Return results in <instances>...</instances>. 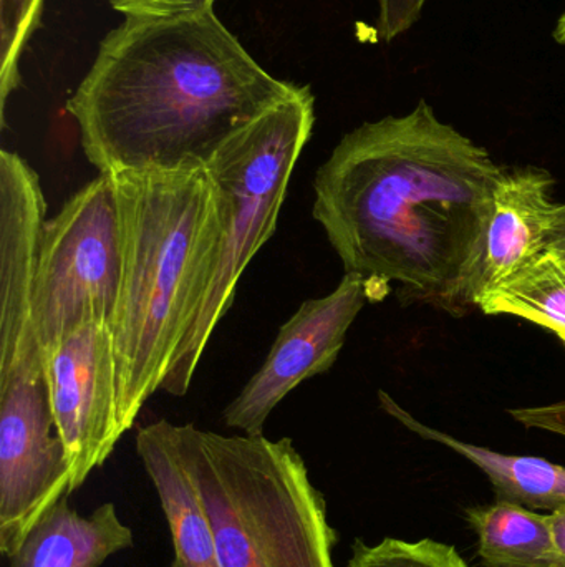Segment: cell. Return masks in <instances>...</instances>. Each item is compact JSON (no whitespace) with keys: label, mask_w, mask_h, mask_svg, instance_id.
Returning <instances> with one entry per match:
<instances>
[{"label":"cell","mask_w":565,"mask_h":567,"mask_svg":"<svg viewBox=\"0 0 565 567\" xmlns=\"http://www.w3.org/2000/svg\"><path fill=\"white\" fill-rule=\"evenodd\" d=\"M123 272V236L112 175H98L46 219L33 286L43 352L90 322L112 323Z\"/></svg>","instance_id":"6"},{"label":"cell","mask_w":565,"mask_h":567,"mask_svg":"<svg viewBox=\"0 0 565 567\" xmlns=\"http://www.w3.org/2000/svg\"><path fill=\"white\" fill-rule=\"evenodd\" d=\"M43 359L50 409L65 449L73 493L105 465L125 435L112 327L86 323L45 350Z\"/></svg>","instance_id":"8"},{"label":"cell","mask_w":565,"mask_h":567,"mask_svg":"<svg viewBox=\"0 0 565 567\" xmlns=\"http://www.w3.org/2000/svg\"><path fill=\"white\" fill-rule=\"evenodd\" d=\"M511 419L527 430H541L565 439V400L540 406L510 410Z\"/></svg>","instance_id":"20"},{"label":"cell","mask_w":565,"mask_h":567,"mask_svg":"<svg viewBox=\"0 0 565 567\" xmlns=\"http://www.w3.org/2000/svg\"><path fill=\"white\" fill-rule=\"evenodd\" d=\"M428 0H378V35L385 42L410 30Z\"/></svg>","instance_id":"19"},{"label":"cell","mask_w":565,"mask_h":567,"mask_svg":"<svg viewBox=\"0 0 565 567\" xmlns=\"http://www.w3.org/2000/svg\"><path fill=\"white\" fill-rule=\"evenodd\" d=\"M265 72L215 10L125 19L66 102L100 175L201 169L297 92Z\"/></svg>","instance_id":"2"},{"label":"cell","mask_w":565,"mask_h":567,"mask_svg":"<svg viewBox=\"0 0 565 567\" xmlns=\"http://www.w3.org/2000/svg\"><path fill=\"white\" fill-rule=\"evenodd\" d=\"M46 223L43 193L0 198V426H55L33 316L36 262Z\"/></svg>","instance_id":"7"},{"label":"cell","mask_w":565,"mask_h":567,"mask_svg":"<svg viewBox=\"0 0 565 567\" xmlns=\"http://www.w3.org/2000/svg\"><path fill=\"white\" fill-rule=\"evenodd\" d=\"M43 0H0V116L6 128L10 93L20 85L19 60L42 22Z\"/></svg>","instance_id":"16"},{"label":"cell","mask_w":565,"mask_h":567,"mask_svg":"<svg viewBox=\"0 0 565 567\" xmlns=\"http://www.w3.org/2000/svg\"><path fill=\"white\" fill-rule=\"evenodd\" d=\"M135 545L133 529L113 503L82 516L62 498L23 539L9 567H100Z\"/></svg>","instance_id":"12"},{"label":"cell","mask_w":565,"mask_h":567,"mask_svg":"<svg viewBox=\"0 0 565 567\" xmlns=\"http://www.w3.org/2000/svg\"><path fill=\"white\" fill-rule=\"evenodd\" d=\"M478 536V556L486 567H554L550 516L516 503L494 502L467 509Z\"/></svg>","instance_id":"14"},{"label":"cell","mask_w":565,"mask_h":567,"mask_svg":"<svg viewBox=\"0 0 565 567\" xmlns=\"http://www.w3.org/2000/svg\"><path fill=\"white\" fill-rule=\"evenodd\" d=\"M547 251L565 262V203L557 205L554 212L550 233H547Z\"/></svg>","instance_id":"21"},{"label":"cell","mask_w":565,"mask_h":567,"mask_svg":"<svg viewBox=\"0 0 565 567\" xmlns=\"http://www.w3.org/2000/svg\"><path fill=\"white\" fill-rule=\"evenodd\" d=\"M211 523L221 567H335L338 535L324 493L291 439L171 423Z\"/></svg>","instance_id":"4"},{"label":"cell","mask_w":565,"mask_h":567,"mask_svg":"<svg viewBox=\"0 0 565 567\" xmlns=\"http://www.w3.org/2000/svg\"><path fill=\"white\" fill-rule=\"evenodd\" d=\"M315 100L308 86L236 133L208 163L221 195V231L186 319L161 389L182 396L249 262L272 238L295 165L311 140Z\"/></svg>","instance_id":"5"},{"label":"cell","mask_w":565,"mask_h":567,"mask_svg":"<svg viewBox=\"0 0 565 567\" xmlns=\"http://www.w3.org/2000/svg\"><path fill=\"white\" fill-rule=\"evenodd\" d=\"M136 453L171 533L169 567H221L211 523L172 439L171 422L158 420L142 426L136 433Z\"/></svg>","instance_id":"11"},{"label":"cell","mask_w":565,"mask_h":567,"mask_svg":"<svg viewBox=\"0 0 565 567\" xmlns=\"http://www.w3.org/2000/svg\"><path fill=\"white\" fill-rule=\"evenodd\" d=\"M486 316H514L556 333L565 346V262L551 251L481 299Z\"/></svg>","instance_id":"15"},{"label":"cell","mask_w":565,"mask_h":567,"mask_svg":"<svg viewBox=\"0 0 565 567\" xmlns=\"http://www.w3.org/2000/svg\"><path fill=\"white\" fill-rule=\"evenodd\" d=\"M551 535H553L556 566L565 567V505L554 509L550 515Z\"/></svg>","instance_id":"22"},{"label":"cell","mask_w":565,"mask_h":567,"mask_svg":"<svg viewBox=\"0 0 565 567\" xmlns=\"http://www.w3.org/2000/svg\"><path fill=\"white\" fill-rule=\"evenodd\" d=\"M367 302V284L352 272H345L327 296L302 302L279 330L261 369L226 406V426L244 435H264L269 416L292 390L334 367L352 323Z\"/></svg>","instance_id":"9"},{"label":"cell","mask_w":565,"mask_h":567,"mask_svg":"<svg viewBox=\"0 0 565 567\" xmlns=\"http://www.w3.org/2000/svg\"><path fill=\"white\" fill-rule=\"evenodd\" d=\"M123 236L113 316L119 420L135 425L161 389L221 231V195L208 169L112 175Z\"/></svg>","instance_id":"3"},{"label":"cell","mask_w":565,"mask_h":567,"mask_svg":"<svg viewBox=\"0 0 565 567\" xmlns=\"http://www.w3.org/2000/svg\"><path fill=\"white\" fill-rule=\"evenodd\" d=\"M126 19H168L215 10L216 0H109Z\"/></svg>","instance_id":"18"},{"label":"cell","mask_w":565,"mask_h":567,"mask_svg":"<svg viewBox=\"0 0 565 567\" xmlns=\"http://www.w3.org/2000/svg\"><path fill=\"white\" fill-rule=\"evenodd\" d=\"M553 188L554 178L546 169L503 168L481 255L458 297L454 317L473 312L486 293L547 251V233L557 208Z\"/></svg>","instance_id":"10"},{"label":"cell","mask_w":565,"mask_h":567,"mask_svg":"<svg viewBox=\"0 0 565 567\" xmlns=\"http://www.w3.org/2000/svg\"><path fill=\"white\" fill-rule=\"evenodd\" d=\"M501 172L421 100L408 115L364 123L338 142L315 173L312 216L345 272L364 278L370 302L395 282L401 303L457 316Z\"/></svg>","instance_id":"1"},{"label":"cell","mask_w":565,"mask_h":567,"mask_svg":"<svg viewBox=\"0 0 565 567\" xmlns=\"http://www.w3.org/2000/svg\"><path fill=\"white\" fill-rule=\"evenodd\" d=\"M381 410L420 439L440 443L481 470L498 502L516 503L534 512H554L565 505V466L540 456L504 455L486 446L458 440L415 419L385 390L378 392Z\"/></svg>","instance_id":"13"},{"label":"cell","mask_w":565,"mask_h":567,"mask_svg":"<svg viewBox=\"0 0 565 567\" xmlns=\"http://www.w3.org/2000/svg\"><path fill=\"white\" fill-rule=\"evenodd\" d=\"M554 39L561 45H565V13L561 17L559 22H557L556 30H554Z\"/></svg>","instance_id":"23"},{"label":"cell","mask_w":565,"mask_h":567,"mask_svg":"<svg viewBox=\"0 0 565 567\" xmlns=\"http://www.w3.org/2000/svg\"><path fill=\"white\" fill-rule=\"evenodd\" d=\"M347 567H470L457 548L425 538L420 542L385 538L377 545L355 539Z\"/></svg>","instance_id":"17"}]
</instances>
